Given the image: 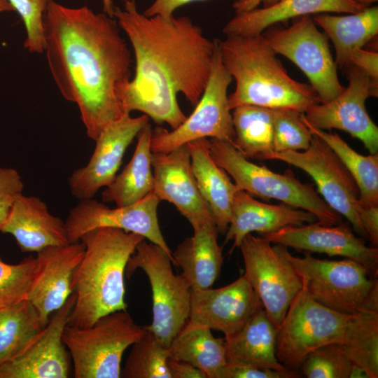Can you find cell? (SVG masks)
<instances>
[{
    "mask_svg": "<svg viewBox=\"0 0 378 378\" xmlns=\"http://www.w3.org/2000/svg\"><path fill=\"white\" fill-rule=\"evenodd\" d=\"M200 1L206 0H155L143 13L148 17L159 15L169 19L174 16V12L179 7Z\"/></svg>",
    "mask_w": 378,
    "mask_h": 378,
    "instance_id": "b9f144b4",
    "label": "cell"
},
{
    "mask_svg": "<svg viewBox=\"0 0 378 378\" xmlns=\"http://www.w3.org/2000/svg\"><path fill=\"white\" fill-rule=\"evenodd\" d=\"M279 1L280 0H235L232 7L235 10L236 14H237L257 8L261 4H263V7H268Z\"/></svg>",
    "mask_w": 378,
    "mask_h": 378,
    "instance_id": "f6af8a7d",
    "label": "cell"
},
{
    "mask_svg": "<svg viewBox=\"0 0 378 378\" xmlns=\"http://www.w3.org/2000/svg\"><path fill=\"white\" fill-rule=\"evenodd\" d=\"M234 147L247 159L265 160L274 152L272 109L241 105L232 110Z\"/></svg>",
    "mask_w": 378,
    "mask_h": 378,
    "instance_id": "4dcf8cb0",
    "label": "cell"
},
{
    "mask_svg": "<svg viewBox=\"0 0 378 378\" xmlns=\"http://www.w3.org/2000/svg\"><path fill=\"white\" fill-rule=\"evenodd\" d=\"M266 160L282 161L306 172L327 204L345 217L354 231L368 239L360 219L363 206L359 201L358 188L340 158L321 139L313 134L305 150L272 152Z\"/></svg>",
    "mask_w": 378,
    "mask_h": 378,
    "instance_id": "4fadbf2b",
    "label": "cell"
},
{
    "mask_svg": "<svg viewBox=\"0 0 378 378\" xmlns=\"http://www.w3.org/2000/svg\"><path fill=\"white\" fill-rule=\"evenodd\" d=\"M126 309L100 317L92 325H66L62 339L73 363L75 378H119L125 350L144 333Z\"/></svg>",
    "mask_w": 378,
    "mask_h": 378,
    "instance_id": "ba28073f",
    "label": "cell"
},
{
    "mask_svg": "<svg viewBox=\"0 0 378 378\" xmlns=\"http://www.w3.org/2000/svg\"><path fill=\"white\" fill-rule=\"evenodd\" d=\"M356 367L345 345L330 344L308 354L298 370L307 378H351Z\"/></svg>",
    "mask_w": 378,
    "mask_h": 378,
    "instance_id": "e575fe53",
    "label": "cell"
},
{
    "mask_svg": "<svg viewBox=\"0 0 378 378\" xmlns=\"http://www.w3.org/2000/svg\"><path fill=\"white\" fill-rule=\"evenodd\" d=\"M330 344L345 345L368 378L378 377V312L342 313L316 302L302 288L278 329V360L298 371L308 354Z\"/></svg>",
    "mask_w": 378,
    "mask_h": 378,
    "instance_id": "3957f363",
    "label": "cell"
},
{
    "mask_svg": "<svg viewBox=\"0 0 378 378\" xmlns=\"http://www.w3.org/2000/svg\"><path fill=\"white\" fill-rule=\"evenodd\" d=\"M151 160L154 178L153 192L160 201L172 204L192 229L215 223L197 188L186 145L167 153L152 152Z\"/></svg>",
    "mask_w": 378,
    "mask_h": 378,
    "instance_id": "ffe728a7",
    "label": "cell"
},
{
    "mask_svg": "<svg viewBox=\"0 0 378 378\" xmlns=\"http://www.w3.org/2000/svg\"><path fill=\"white\" fill-rule=\"evenodd\" d=\"M317 220L307 211L284 203L270 204L260 202L244 190L235 192L232 216L225 234V241H232L230 253L239 248L242 239L253 232L260 235L276 232L288 226H298Z\"/></svg>",
    "mask_w": 378,
    "mask_h": 378,
    "instance_id": "7402d4cb",
    "label": "cell"
},
{
    "mask_svg": "<svg viewBox=\"0 0 378 378\" xmlns=\"http://www.w3.org/2000/svg\"><path fill=\"white\" fill-rule=\"evenodd\" d=\"M71 293L48 323L15 356L0 365V378H67L69 353L62 335L75 303Z\"/></svg>",
    "mask_w": 378,
    "mask_h": 378,
    "instance_id": "2e32d148",
    "label": "cell"
},
{
    "mask_svg": "<svg viewBox=\"0 0 378 378\" xmlns=\"http://www.w3.org/2000/svg\"><path fill=\"white\" fill-rule=\"evenodd\" d=\"M312 19L332 41L336 55L335 62L340 69L349 65L354 50L362 48L378 33L377 6L366 7L346 15L320 13Z\"/></svg>",
    "mask_w": 378,
    "mask_h": 378,
    "instance_id": "f1b7e54d",
    "label": "cell"
},
{
    "mask_svg": "<svg viewBox=\"0 0 378 378\" xmlns=\"http://www.w3.org/2000/svg\"><path fill=\"white\" fill-rule=\"evenodd\" d=\"M349 64L364 71L372 79L378 81V53L359 48L350 55Z\"/></svg>",
    "mask_w": 378,
    "mask_h": 378,
    "instance_id": "60d3db41",
    "label": "cell"
},
{
    "mask_svg": "<svg viewBox=\"0 0 378 378\" xmlns=\"http://www.w3.org/2000/svg\"><path fill=\"white\" fill-rule=\"evenodd\" d=\"M223 64L236 82L228 97L231 111L241 105L304 113L321 103L314 88L293 79L262 34L218 40Z\"/></svg>",
    "mask_w": 378,
    "mask_h": 378,
    "instance_id": "277c9868",
    "label": "cell"
},
{
    "mask_svg": "<svg viewBox=\"0 0 378 378\" xmlns=\"http://www.w3.org/2000/svg\"><path fill=\"white\" fill-rule=\"evenodd\" d=\"M266 29L262 34L267 43L306 75L321 103L333 99L343 91L328 37L318 29L310 15L299 17L286 28L272 25Z\"/></svg>",
    "mask_w": 378,
    "mask_h": 378,
    "instance_id": "7c38bea8",
    "label": "cell"
},
{
    "mask_svg": "<svg viewBox=\"0 0 378 378\" xmlns=\"http://www.w3.org/2000/svg\"><path fill=\"white\" fill-rule=\"evenodd\" d=\"M43 328L27 300L0 310V365L18 354Z\"/></svg>",
    "mask_w": 378,
    "mask_h": 378,
    "instance_id": "d6a6232c",
    "label": "cell"
},
{
    "mask_svg": "<svg viewBox=\"0 0 378 378\" xmlns=\"http://www.w3.org/2000/svg\"><path fill=\"white\" fill-rule=\"evenodd\" d=\"M277 334L278 328L264 308L261 309L241 330L224 338L227 363L276 370H290L277 359Z\"/></svg>",
    "mask_w": 378,
    "mask_h": 378,
    "instance_id": "4316f807",
    "label": "cell"
},
{
    "mask_svg": "<svg viewBox=\"0 0 378 378\" xmlns=\"http://www.w3.org/2000/svg\"><path fill=\"white\" fill-rule=\"evenodd\" d=\"M299 375L298 371L293 370H276L227 363L220 378H296Z\"/></svg>",
    "mask_w": 378,
    "mask_h": 378,
    "instance_id": "ab89813d",
    "label": "cell"
},
{
    "mask_svg": "<svg viewBox=\"0 0 378 378\" xmlns=\"http://www.w3.org/2000/svg\"><path fill=\"white\" fill-rule=\"evenodd\" d=\"M365 8L352 0H280L262 8L237 13L223 27L226 36L262 34L265 29L289 19L311 14L354 13Z\"/></svg>",
    "mask_w": 378,
    "mask_h": 378,
    "instance_id": "cb8c5ba5",
    "label": "cell"
},
{
    "mask_svg": "<svg viewBox=\"0 0 378 378\" xmlns=\"http://www.w3.org/2000/svg\"><path fill=\"white\" fill-rule=\"evenodd\" d=\"M124 3L130 1L132 0H122ZM103 4V10L105 14L111 18H113L114 6L113 4V0H102Z\"/></svg>",
    "mask_w": 378,
    "mask_h": 378,
    "instance_id": "bcb514c9",
    "label": "cell"
},
{
    "mask_svg": "<svg viewBox=\"0 0 378 378\" xmlns=\"http://www.w3.org/2000/svg\"><path fill=\"white\" fill-rule=\"evenodd\" d=\"M143 239L112 227L96 228L81 237L85 252L72 279L76 299L68 325L86 328L103 316L127 309L125 270Z\"/></svg>",
    "mask_w": 378,
    "mask_h": 378,
    "instance_id": "5b68a950",
    "label": "cell"
},
{
    "mask_svg": "<svg viewBox=\"0 0 378 378\" xmlns=\"http://www.w3.org/2000/svg\"><path fill=\"white\" fill-rule=\"evenodd\" d=\"M344 70L348 86L333 99L310 106L302 117L319 130H343L359 139L370 154L378 153V127L365 107L369 97L378 96V81L352 64Z\"/></svg>",
    "mask_w": 378,
    "mask_h": 378,
    "instance_id": "5bb4252c",
    "label": "cell"
},
{
    "mask_svg": "<svg viewBox=\"0 0 378 378\" xmlns=\"http://www.w3.org/2000/svg\"><path fill=\"white\" fill-rule=\"evenodd\" d=\"M131 346L120 377L171 378L168 349L151 331L145 328L143 335Z\"/></svg>",
    "mask_w": 378,
    "mask_h": 378,
    "instance_id": "836d02e7",
    "label": "cell"
},
{
    "mask_svg": "<svg viewBox=\"0 0 378 378\" xmlns=\"http://www.w3.org/2000/svg\"><path fill=\"white\" fill-rule=\"evenodd\" d=\"M289 260L302 288L316 302L345 314L378 312V280L356 260H323L309 254Z\"/></svg>",
    "mask_w": 378,
    "mask_h": 378,
    "instance_id": "52a82bcc",
    "label": "cell"
},
{
    "mask_svg": "<svg viewBox=\"0 0 378 378\" xmlns=\"http://www.w3.org/2000/svg\"><path fill=\"white\" fill-rule=\"evenodd\" d=\"M161 201L151 192L141 200L127 206L110 208L93 198L81 200L69 211L64 225L70 243L80 241L86 232L99 227H112L133 232L158 245L171 258L161 232L158 207Z\"/></svg>",
    "mask_w": 378,
    "mask_h": 378,
    "instance_id": "9a60e30c",
    "label": "cell"
},
{
    "mask_svg": "<svg viewBox=\"0 0 378 378\" xmlns=\"http://www.w3.org/2000/svg\"><path fill=\"white\" fill-rule=\"evenodd\" d=\"M262 304L244 274L218 288L192 290L189 321L230 336L241 330Z\"/></svg>",
    "mask_w": 378,
    "mask_h": 378,
    "instance_id": "d6986e66",
    "label": "cell"
},
{
    "mask_svg": "<svg viewBox=\"0 0 378 378\" xmlns=\"http://www.w3.org/2000/svg\"><path fill=\"white\" fill-rule=\"evenodd\" d=\"M23 188L22 177L17 170L0 167V229L15 200L22 194Z\"/></svg>",
    "mask_w": 378,
    "mask_h": 378,
    "instance_id": "f35d334b",
    "label": "cell"
},
{
    "mask_svg": "<svg viewBox=\"0 0 378 378\" xmlns=\"http://www.w3.org/2000/svg\"><path fill=\"white\" fill-rule=\"evenodd\" d=\"M302 114V120L310 132L327 144L354 179L359 190L361 205L378 206V153L368 155L358 153L338 134L314 127L303 118Z\"/></svg>",
    "mask_w": 378,
    "mask_h": 378,
    "instance_id": "1f68e13d",
    "label": "cell"
},
{
    "mask_svg": "<svg viewBox=\"0 0 378 378\" xmlns=\"http://www.w3.org/2000/svg\"><path fill=\"white\" fill-rule=\"evenodd\" d=\"M169 358L187 362L203 371L207 378H220L227 365L225 340L211 330L189 320L168 346Z\"/></svg>",
    "mask_w": 378,
    "mask_h": 378,
    "instance_id": "f546056e",
    "label": "cell"
},
{
    "mask_svg": "<svg viewBox=\"0 0 378 378\" xmlns=\"http://www.w3.org/2000/svg\"><path fill=\"white\" fill-rule=\"evenodd\" d=\"M21 17L27 32L24 46L31 53L44 52L43 17L49 0H8Z\"/></svg>",
    "mask_w": 378,
    "mask_h": 378,
    "instance_id": "74e56055",
    "label": "cell"
},
{
    "mask_svg": "<svg viewBox=\"0 0 378 378\" xmlns=\"http://www.w3.org/2000/svg\"><path fill=\"white\" fill-rule=\"evenodd\" d=\"M355 3L364 8L369 7L372 4L377 2L378 0H352Z\"/></svg>",
    "mask_w": 378,
    "mask_h": 378,
    "instance_id": "c3c4849f",
    "label": "cell"
},
{
    "mask_svg": "<svg viewBox=\"0 0 378 378\" xmlns=\"http://www.w3.org/2000/svg\"><path fill=\"white\" fill-rule=\"evenodd\" d=\"M172 259L158 245L143 239L130 256L125 270L130 278L137 269L148 278L153 300V321L144 327L168 348L189 319L191 288L180 274H175Z\"/></svg>",
    "mask_w": 378,
    "mask_h": 378,
    "instance_id": "9c48e42d",
    "label": "cell"
},
{
    "mask_svg": "<svg viewBox=\"0 0 378 378\" xmlns=\"http://www.w3.org/2000/svg\"><path fill=\"white\" fill-rule=\"evenodd\" d=\"M301 113L291 109H272L274 152L308 148L313 134L302 121Z\"/></svg>",
    "mask_w": 378,
    "mask_h": 378,
    "instance_id": "8d00e7d4",
    "label": "cell"
},
{
    "mask_svg": "<svg viewBox=\"0 0 378 378\" xmlns=\"http://www.w3.org/2000/svg\"><path fill=\"white\" fill-rule=\"evenodd\" d=\"M15 11L8 0H0V13Z\"/></svg>",
    "mask_w": 378,
    "mask_h": 378,
    "instance_id": "7dc6e473",
    "label": "cell"
},
{
    "mask_svg": "<svg viewBox=\"0 0 378 378\" xmlns=\"http://www.w3.org/2000/svg\"><path fill=\"white\" fill-rule=\"evenodd\" d=\"M85 252L83 242L46 247L37 253L38 268L27 300L44 327L72 293V279Z\"/></svg>",
    "mask_w": 378,
    "mask_h": 378,
    "instance_id": "44dd1931",
    "label": "cell"
},
{
    "mask_svg": "<svg viewBox=\"0 0 378 378\" xmlns=\"http://www.w3.org/2000/svg\"><path fill=\"white\" fill-rule=\"evenodd\" d=\"M209 142L208 139L204 138L186 145L197 188L212 214L218 232L223 234L230 224L233 198L239 188L211 158Z\"/></svg>",
    "mask_w": 378,
    "mask_h": 378,
    "instance_id": "d4e9b609",
    "label": "cell"
},
{
    "mask_svg": "<svg viewBox=\"0 0 378 378\" xmlns=\"http://www.w3.org/2000/svg\"><path fill=\"white\" fill-rule=\"evenodd\" d=\"M244 274L263 308L279 329L290 302L302 288L293 268L287 247L273 244L262 236L248 234L239 247Z\"/></svg>",
    "mask_w": 378,
    "mask_h": 378,
    "instance_id": "8fae6325",
    "label": "cell"
},
{
    "mask_svg": "<svg viewBox=\"0 0 378 378\" xmlns=\"http://www.w3.org/2000/svg\"><path fill=\"white\" fill-rule=\"evenodd\" d=\"M218 233L214 223L200 226L172 252L173 264L192 290L211 288L220 274L223 256Z\"/></svg>",
    "mask_w": 378,
    "mask_h": 378,
    "instance_id": "484cf974",
    "label": "cell"
},
{
    "mask_svg": "<svg viewBox=\"0 0 378 378\" xmlns=\"http://www.w3.org/2000/svg\"><path fill=\"white\" fill-rule=\"evenodd\" d=\"M37 268L36 257L29 255L14 265L0 257V310L27 300Z\"/></svg>",
    "mask_w": 378,
    "mask_h": 378,
    "instance_id": "d590c367",
    "label": "cell"
},
{
    "mask_svg": "<svg viewBox=\"0 0 378 378\" xmlns=\"http://www.w3.org/2000/svg\"><path fill=\"white\" fill-rule=\"evenodd\" d=\"M0 232L11 234L24 253L70 243L64 222L52 215L40 198L23 194L15 200Z\"/></svg>",
    "mask_w": 378,
    "mask_h": 378,
    "instance_id": "603a6c76",
    "label": "cell"
},
{
    "mask_svg": "<svg viewBox=\"0 0 378 378\" xmlns=\"http://www.w3.org/2000/svg\"><path fill=\"white\" fill-rule=\"evenodd\" d=\"M261 236L271 243L287 248L356 260L363 265L372 277L377 276V247L367 245L364 238L356 236L349 223L327 225L314 222L286 227Z\"/></svg>",
    "mask_w": 378,
    "mask_h": 378,
    "instance_id": "ac0fdd59",
    "label": "cell"
},
{
    "mask_svg": "<svg viewBox=\"0 0 378 378\" xmlns=\"http://www.w3.org/2000/svg\"><path fill=\"white\" fill-rule=\"evenodd\" d=\"M113 17L134 50L135 74L120 94L125 112L144 113L154 122L178 127L187 118L179 106L181 93L195 106L209 78L216 40L206 37L188 16H146L135 0Z\"/></svg>",
    "mask_w": 378,
    "mask_h": 378,
    "instance_id": "7a4b0ae2",
    "label": "cell"
},
{
    "mask_svg": "<svg viewBox=\"0 0 378 378\" xmlns=\"http://www.w3.org/2000/svg\"><path fill=\"white\" fill-rule=\"evenodd\" d=\"M150 124L147 123L137 135L134 154L113 181L102 192L104 202H112L116 206L136 203L153 190Z\"/></svg>",
    "mask_w": 378,
    "mask_h": 378,
    "instance_id": "83f0119b",
    "label": "cell"
},
{
    "mask_svg": "<svg viewBox=\"0 0 378 378\" xmlns=\"http://www.w3.org/2000/svg\"><path fill=\"white\" fill-rule=\"evenodd\" d=\"M44 52L62 97L77 104L88 136L95 141L125 115L120 94L130 82V51L116 20L87 6L49 0L43 17Z\"/></svg>",
    "mask_w": 378,
    "mask_h": 378,
    "instance_id": "6da1fadb",
    "label": "cell"
},
{
    "mask_svg": "<svg viewBox=\"0 0 378 378\" xmlns=\"http://www.w3.org/2000/svg\"><path fill=\"white\" fill-rule=\"evenodd\" d=\"M232 78L223 64L217 39L209 78L195 108L172 131L160 126L152 130L151 151L167 153L192 141L208 137L232 142L234 130L227 96Z\"/></svg>",
    "mask_w": 378,
    "mask_h": 378,
    "instance_id": "30bf717a",
    "label": "cell"
},
{
    "mask_svg": "<svg viewBox=\"0 0 378 378\" xmlns=\"http://www.w3.org/2000/svg\"><path fill=\"white\" fill-rule=\"evenodd\" d=\"M148 122L146 115L135 118L127 115L106 127L94 141V150L88 164L69 176L71 194L80 200L90 199L108 186L117 175L128 146Z\"/></svg>",
    "mask_w": 378,
    "mask_h": 378,
    "instance_id": "e0dca14e",
    "label": "cell"
},
{
    "mask_svg": "<svg viewBox=\"0 0 378 378\" xmlns=\"http://www.w3.org/2000/svg\"><path fill=\"white\" fill-rule=\"evenodd\" d=\"M168 366L171 378H207L203 371L185 361L169 358Z\"/></svg>",
    "mask_w": 378,
    "mask_h": 378,
    "instance_id": "ee69618b",
    "label": "cell"
},
{
    "mask_svg": "<svg viewBox=\"0 0 378 378\" xmlns=\"http://www.w3.org/2000/svg\"><path fill=\"white\" fill-rule=\"evenodd\" d=\"M360 219L366 232L370 246H378V206H363L360 212Z\"/></svg>",
    "mask_w": 378,
    "mask_h": 378,
    "instance_id": "7bdbcfd3",
    "label": "cell"
},
{
    "mask_svg": "<svg viewBox=\"0 0 378 378\" xmlns=\"http://www.w3.org/2000/svg\"><path fill=\"white\" fill-rule=\"evenodd\" d=\"M209 140L211 158L233 178L239 189L310 212L323 225L342 222V216L327 204L314 186L301 182L290 169L284 174L274 172L265 165L249 161L230 141Z\"/></svg>",
    "mask_w": 378,
    "mask_h": 378,
    "instance_id": "8992f818",
    "label": "cell"
}]
</instances>
